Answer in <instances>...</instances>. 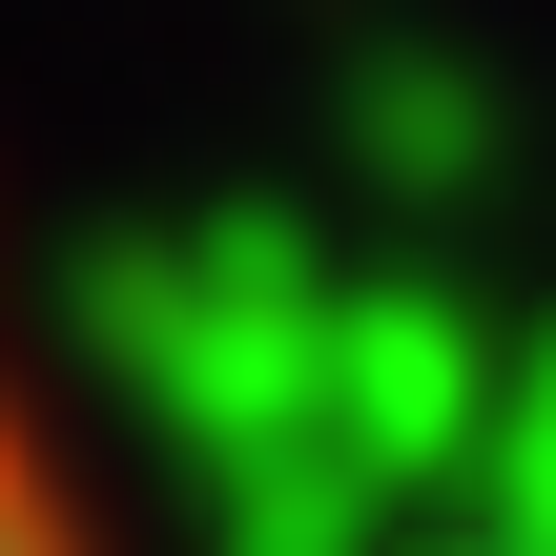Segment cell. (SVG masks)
Wrapping results in <instances>:
<instances>
[{
    "label": "cell",
    "mask_w": 556,
    "mask_h": 556,
    "mask_svg": "<svg viewBox=\"0 0 556 556\" xmlns=\"http://www.w3.org/2000/svg\"><path fill=\"white\" fill-rule=\"evenodd\" d=\"M0 556H83L62 475H41V433H21V371H0Z\"/></svg>",
    "instance_id": "1"
}]
</instances>
